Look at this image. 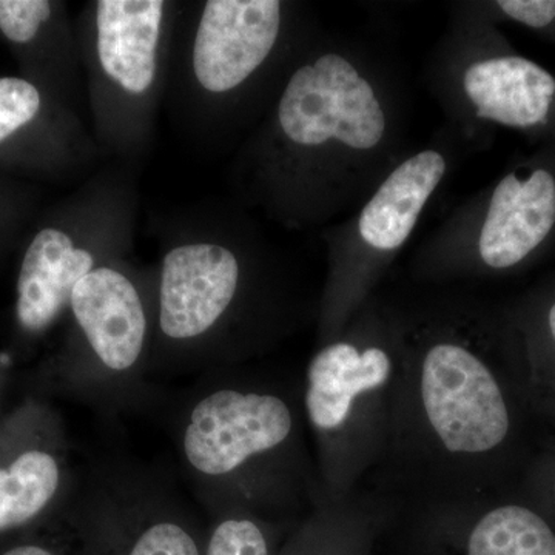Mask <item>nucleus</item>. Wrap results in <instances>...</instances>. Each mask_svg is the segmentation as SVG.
<instances>
[{
  "mask_svg": "<svg viewBox=\"0 0 555 555\" xmlns=\"http://www.w3.org/2000/svg\"><path fill=\"white\" fill-rule=\"evenodd\" d=\"M181 3L93 0L80 11L76 39L91 133L102 155L126 166L144 158L155 139Z\"/></svg>",
  "mask_w": 555,
  "mask_h": 555,
  "instance_id": "f257e3e1",
  "label": "nucleus"
},
{
  "mask_svg": "<svg viewBox=\"0 0 555 555\" xmlns=\"http://www.w3.org/2000/svg\"><path fill=\"white\" fill-rule=\"evenodd\" d=\"M283 25L278 0L181 3L166 100L190 138L210 145L230 102L272 57Z\"/></svg>",
  "mask_w": 555,
  "mask_h": 555,
  "instance_id": "f03ea898",
  "label": "nucleus"
},
{
  "mask_svg": "<svg viewBox=\"0 0 555 555\" xmlns=\"http://www.w3.org/2000/svg\"><path fill=\"white\" fill-rule=\"evenodd\" d=\"M137 179L126 164L82 182L57 221L38 230L22 259L17 321L30 334L49 328L68 309L73 288L94 269L127 258L134 244Z\"/></svg>",
  "mask_w": 555,
  "mask_h": 555,
  "instance_id": "7ed1b4c3",
  "label": "nucleus"
},
{
  "mask_svg": "<svg viewBox=\"0 0 555 555\" xmlns=\"http://www.w3.org/2000/svg\"><path fill=\"white\" fill-rule=\"evenodd\" d=\"M156 323L164 341L196 346L228 323L244 281L240 250L210 206L185 211L163 229Z\"/></svg>",
  "mask_w": 555,
  "mask_h": 555,
  "instance_id": "20e7f679",
  "label": "nucleus"
},
{
  "mask_svg": "<svg viewBox=\"0 0 555 555\" xmlns=\"http://www.w3.org/2000/svg\"><path fill=\"white\" fill-rule=\"evenodd\" d=\"M385 129V113L371 83L345 57L323 54L295 69L278 100L276 139L266 155V177L334 139L353 150L374 149Z\"/></svg>",
  "mask_w": 555,
  "mask_h": 555,
  "instance_id": "39448f33",
  "label": "nucleus"
},
{
  "mask_svg": "<svg viewBox=\"0 0 555 555\" xmlns=\"http://www.w3.org/2000/svg\"><path fill=\"white\" fill-rule=\"evenodd\" d=\"M422 398L427 420L448 451L483 455L513 443L518 429L513 386L465 347H430L423 361Z\"/></svg>",
  "mask_w": 555,
  "mask_h": 555,
  "instance_id": "423d86ee",
  "label": "nucleus"
},
{
  "mask_svg": "<svg viewBox=\"0 0 555 555\" xmlns=\"http://www.w3.org/2000/svg\"><path fill=\"white\" fill-rule=\"evenodd\" d=\"M294 426L286 401L269 393L224 389L193 408L182 447L190 466L208 477L228 476L251 456L287 440Z\"/></svg>",
  "mask_w": 555,
  "mask_h": 555,
  "instance_id": "0eeeda50",
  "label": "nucleus"
},
{
  "mask_svg": "<svg viewBox=\"0 0 555 555\" xmlns=\"http://www.w3.org/2000/svg\"><path fill=\"white\" fill-rule=\"evenodd\" d=\"M129 259L94 269L73 288L68 309L83 345L108 371H130L147 347L150 297Z\"/></svg>",
  "mask_w": 555,
  "mask_h": 555,
  "instance_id": "6e6552de",
  "label": "nucleus"
},
{
  "mask_svg": "<svg viewBox=\"0 0 555 555\" xmlns=\"http://www.w3.org/2000/svg\"><path fill=\"white\" fill-rule=\"evenodd\" d=\"M555 225V178L545 169L500 181L481 228V259L492 269L520 264Z\"/></svg>",
  "mask_w": 555,
  "mask_h": 555,
  "instance_id": "1a4fd4ad",
  "label": "nucleus"
},
{
  "mask_svg": "<svg viewBox=\"0 0 555 555\" xmlns=\"http://www.w3.org/2000/svg\"><path fill=\"white\" fill-rule=\"evenodd\" d=\"M465 90L478 118L529 129L545 122L555 98V79L520 56L476 62L465 73Z\"/></svg>",
  "mask_w": 555,
  "mask_h": 555,
  "instance_id": "9d476101",
  "label": "nucleus"
},
{
  "mask_svg": "<svg viewBox=\"0 0 555 555\" xmlns=\"http://www.w3.org/2000/svg\"><path fill=\"white\" fill-rule=\"evenodd\" d=\"M392 363L378 347L358 350L349 343L323 347L310 361L306 409L312 425L321 430L338 429L361 393L385 385Z\"/></svg>",
  "mask_w": 555,
  "mask_h": 555,
  "instance_id": "9b49d317",
  "label": "nucleus"
},
{
  "mask_svg": "<svg viewBox=\"0 0 555 555\" xmlns=\"http://www.w3.org/2000/svg\"><path fill=\"white\" fill-rule=\"evenodd\" d=\"M447 171L443 156L418 153L397 167L361 211L358 232L377 250H396L414 230L420 214Z\"/></svg>",
  "mask_w": 555,
  "mask_h": 555,
  "instance_id": "f8f14e48",
  "label": "nucleus"
},
{
  "mask_svg": "<svg viewBox=\"0 0 555 555\" xmlns=\"http://www.w3.org/2000/svg\"><path fill=\"white\" fill-rule=\"evenodd\" d=\"M467 555H555V529L532 503H502L473 529Z\"/></svg>",
  "mask_w": 555,
  "mask_h": 555,
  "instance_id": "ddd939ff",
  "label": "nucleus"
},
{
  "mask_svg": "<svg viewBox=\"0 0 555 555\" xmlns=\"http://www.w3.org/2000/svg\"><path fill=\"white\" fill-rule=\"evenodd\" d=\"M60 483V463L42 451L25 452L9 469H0V532L38 516L56 495Z\"/></svg>",
  "mask_w": 555,
  "mask_h": 555,
  "instance_id": "4468645a",
  "label": "nucleus"
},
{
  "mask_svg": "<svg viewBox=\"0 0 555 555\" xmlns=\"http://www.w3.org/2000/svg\"><path fill=\"white\" fill-rule=\"evenodd\" d=\"M68 105L49 115V104L36 83L22 78H0V147H5L40 120L53 118Z\"/></svg>",
  "mask_w": 555,
  "mask_h": 555,
  "instance_id": "2eb2a0df",
  "label": "nucleus"
},
{
  "mask_svg": "<svg viewBox=\"0 0 555 555\" xmlns=\"http://www.w3.org/2000/svg\"><path fill=\"white\" fill-rule=\"evenodd\" d=\"M532 396L547 415L555 422V298L543 313L542 337L532 360Z\"/></svg>",
  "mask_w": 555,
  "mask_h": 555,
  "instance_id": "dca6fc26",
  "label": "nucleus"
},
{
  "mask_svg": "<svg viewBox=\"0 0 555 555\" xmlns=\"http://www.w3.org/2000/svg\"><path fill=\"white\" fill-rule=\"evenodd\" d=\"M204 555H269V547L254 521L228 518L211 532Z\"/></svg>",
  "mask_w": 555,
  "mask_h": 555,
  "instance_id": "f3484780",
  "label": "nucleus"
},
{
  "mask_svg": "<svg viewBox=\"0 0 555 555\" xmlns=\"http://www.w3.org/2000/svg\"><path fill=\"white\" fill-rule=\"evenodd\" d=\"M127 555H203L195 537L184 526L163 520L150 525L134 540Z\"/></svg>",
  "mask_w": 555,
  "mask_h": 555,
  "instance_id": "a211bd4d",
  "label": "nucleus"
},
{
  "mask_svg": "<svg viewBox=\"0 0 555 555\" xmlns=\"http://www.w3.org/2000/svg\"><path fill=\"white\" fill-rule=\"evenodd\" d=\"M56 3L50 0H0V33L21 46L50 16Z\"/></svg>",
  "mask_w": 555,
  "mask_h": 555,
  "instance_id": "6ab92c4d",
  "label": "nucleus"
},
{
  "mask_svg": "<svg viewBox=\"0 0 555 555\" xmlns=\"http://www.w3.org/2000/svg\"><path fill=\"white\" fill-rule=\"evenodd\" d=\"M496 5L526 27L545 28L555 20V0H500Z\"/></svg>",
  "mask_w": 555,
  "mask_h": 555,
  "instance_id": "aec40b11",
  "label": "nucleus"
},
{
  "mask_svg": "<svg viewBox=\"0 0 555 555\" xmlns=\"http://www.w3.org/2000/svg\"><path fill=\"white\" fill-rule=\"evenodd\" d=\"M534 505L555 513V452L545 456L532 476Z\"/></svg>",
  "mask_w": 555,
  "mask_h": 555,
  "instance_id": "412c9836",
  "label": "nucleus"
},
{
  "mask_svg": "<svg viewBox=\"0 0 555 555\" xmlns=\"http://www.w3.org/2000/svg\"><path fill=\"white\" fill-rule=\"evenodd\" d=\"M2 555H54L51 551L46 547L38 545H22L13 547V550L7 551Z\"/></svg>",
  "mask_w": 555,
  "mask_h": 555,
  "instance_id": "4be33fe9",
  "label": "nucleus"
}]
</instances>
